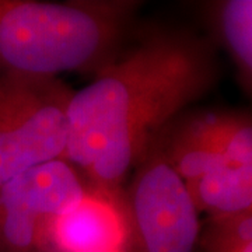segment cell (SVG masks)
Returning <instances> with one entry per match:
<instances>
[{"label": "cell", "instance_id": "1", "mask_svg": "<svg viewBox=\"0 0 252 252\" xmlns=\"http://www.w3.org/2000/svg\"><path fill=\"white\" fill-rule=\"evenodd\" d=\"M216 45L182 28H154L73 91L63 160L91 188L122 198V185L154 137L213 89Z\"/></svg>", "mask_w": 252, "mask_h": 252}, {"label": "cell", "instance_id": "2", "mask_svg": "<svg viewBox=\"0 0 252 252\" xmlns=\"http://www.w3.org/2000/svg\"><path fill=\"white\" fill-rule=\"evenodd\" d=\"M133 0H0V69L59 77L94 73L124 46Z\"/></svg>", "mask_w": 252, "mask_h": 252}, {"label": "cell", "instance_id": "3", "mask_svg": "<svg viewBox=\"0 0 252 252\" xmlns=\"http://www.w3.org/2000/svg\"><path fill=\"white\" fill-rule=\"evenodd\" d=\"M72 94L59 77L0 69V185L63 158Z\"/></svg>", "mask_w": 252, "mask_h": 252}, {"label": "cell", "instance_id": "4", "mask_svg": "<svg viewBox=\"0 0 252 252\" xmlns=\"http://www.w3.org/2000/svg\"><path fill=\"white\" fill-rule=\"evenodd\" d=\"M160 133L137 161L122 192L125 248L127 252H195L202 230L199 212L185 182L164 156Z\"/></svg>", "mask_w": 252, "mask_h": 252}, {"label": "cell", "instance_id": "5", "mask_svg": "<svg viewBox=\"0 0 252 252\" xmlns=\"http://www.w3.org/2000/svg\"><path fill=\"white\" fill-rule=\"evenodd\" d=\"M89 189L72 164L52 160L0 185V252H56V221Z\"/></svg>", "mask_w": 252, "mask_h": 252}, {"label": "cell", "instance_id": "6", "mask_svg": "<svg viewBox=\"0 0 252 252\" xmlns=\"http://www.w3.org/2000/svg\"><path fill=\"white\" fill-rule=\"evenodd\" d=\"M127 225L122 198L89 185L84 196L56 221V252H99L125 248Z\"/></svg>", "mask_w": 252, "mask_h": 252}, {"label": "cell", "instance_id": "7", "mask_svg": "<svg viewBox=\"0 0 252 252\" xmlns=\"http://www.w3.org/2000/svg\"><path fill=\"white\" fill-rule=\"evenodd\" d=\"M174 124L193 142L235 165H252V122L245 112H198Z\"/></svg>", "mask_w": 252, "mask_h": 252}, {"label": "cell", "instance_id": "8", "mask_svg": "<svg viewBox=\"0 0 252 252\" xmlns=\"http://www.w3.org/2000/svg\"><path fill=\"white\" fill-rule=\"evenodd\" d=\"M196 210L209 217L252 212V165H225L185 184Z\"/></svg>", "mask_w": 252, "mask_h": 252}, {"label": "cell", "instance_id": "9", "mask_svg": "<svg viewBox=\"0 0 252 252\" xmlns=\"http://www.w3.org/2000/svg\"><path fill=\"white\" fill-rule=\"evenodd\" d=\"M219 36L245 90L252 84V1L224 0L215 6Z\"/></svg>", "mask_w": 252, "mask_h": 252}, {"label": "cell", "instance_id": "10", "mask_svg": "<svg viewBox=\"0 0 252 252\" xmlns=\"http://www.w3.org/2000/svg\"><path fill=\"white\" fill-rule=\"evenodd\" d=\"M198 247L202 252H252V212L209 217Z\"/></svg>", "mask_w": 252, "mask_h": 252}, {"label": "cell", "instance_id": "11", "mask_svg": "<svg viewBox=\"0 0 252 252\" xmlns=\"http://www.w3.org/2000/svg\"><path fill=\"white\" fill-rule=\"evenodd\" d=\"M99 252H127L126 248H119V250H108V251H99Z\"/></svg>", "mask_w": 252, "mask_h": 252}]
</instances>
